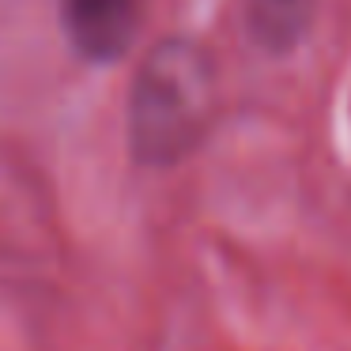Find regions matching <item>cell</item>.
Masks as SVG:
<instances>
[{
	"instance_id": "2",
	"label": "cell",
	"mask_w": 351,
	"mask_h": 351,
	"mask_svg": "<svg viewBox=\"0 0 351 351\" xmlns=\"http://www.w3.org/2000/svg\"><path fill=\"white\" fill-rule=\"evenodd\" d=\"M64 31L87 61H117L136 42L144 0H61Z\"/></svg>"
},
{
	"instance_id": "3",
	"label": "cell",
	"mask_w": 351,
	"mask_h": 351,
	"mask_svg": "<svg viewBox=\"0 0 351 351\" xmlns=\"http://www.w3.org/2000/svg\"><path fill=\"white\" fill-rule=\"evenodd\" d=\"M250 34L268 49H287L310 23V0H242Z\"/></svg>"
},
{
	"instance_id": "1",
	"label": "cell",
	"mask_w": 351,
	"mask_h": 351,
	"mask_svg": "<svg viewBox=\"0 0 351 351\" xmlns=\"http://www.w3.org/2000/svg\"><path fill=\"white\" fill-rule=\"evenodd\" d=\"M219 110L215 64L197 42L167 38L140 61L129 95V147L147 167H174L204 144Z\"/></svg>"
}]
</instances>
